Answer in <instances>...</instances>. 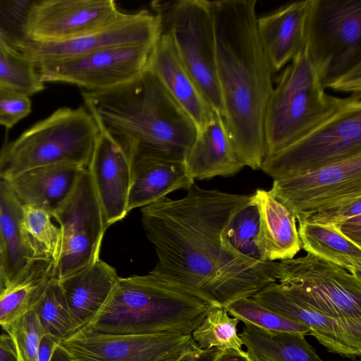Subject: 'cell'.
Wrapping results in <instances>:
<instances>
[{
	"label": "cell",
	"instance_id": "6da1fadb",
	"mask_svg": "<svg viewBox=\"0 0 361 361\" xmlns=\"http://www.w3.org/2000/svg\"><path fill=\"white\" fill-rule=\"evenodd\" d=\"M251 195L203 189L195 183L182 198L166 197L141 208L158 261L149 272L213 306L226 307L277 282L278 262L247 257L224 233Z\"/></svg>",
	"mask_w": 361,
	"mask_h": 361
},
{
	"label": "cell",
	"instance_id": "7a4b0ae2",
	"mask_svg": "<svg viewBox=\"0 0 361 361\" xmlns=\"http://www.w3.org/2000/svg\"><path fill=\"white\" fill-rule=\"evenodd\" d=\"M256 4L211 1L222 117L235 151L253 170L261 169L266 157L264 118L274 89V72L258 35Z\"/></svg>",
	"mask_w": 361,
	"mask_h": 361
},
{
	"label": "cell",
	"instance_id": "3957f363",
	"mask_svg": "<svg viewBox=\"0 0 361 361\" xmlns=\"http://www.w3.org/2000/svg\"><path fill=\"white\" fill-rule=\"evenodd\" d=\"M82 96L100 131L130 164L142 159L184 163L197 128L149 67L123 84L83 90Z\"/></svg>",
	"mask_w": 361,
	"mask_h": 361
},
{
	"label": "cell",
	"instance_id": "277c9868",
	"mask_svg": "<svg viewBox=\"0 0 361 361\" xmlns=\"http://www.w3.org/2000/svg\"><path fill=\"white\" fill-rule=\"evenodd\" d=\"M213 305L149 273L119 277L105 304L85 326L101 334H191Z\"/></svg>",
	"mask_w": 361,
	"mask_h": 361
},
{
	"label": "cell",
	"instance_id": "5b68a950",
	"mask_svg": "<svg viewBox=\"0 0 361 361\" xmlns=\"http://www.w3.org/2000/svg\"><path fill=\"white\" fill-rule=\"evenodd\" d=\"M99 126L87 109L61 107L9 142L0 151V179L50 165L88 167Z\"/></svg>",
	"mask_w": 361,
	"mask_h": 361
},
{
	"label": "cell",
	"instance_id": "8992f818",
	"mask_svg": "<svg viewBox=\"0 0 361 361\" xmlns=\"http://www.w3.org/2000/svg\"><path fill=\"white\" fill-rule=\"evenodd\" d=\"M305 47L325 89L361 94V0H311Z\"/></svg>",
	"mask_w": 361,
	"mask_h": 361
},
{
	"label": "cell",
	"instance_id": "52a82bcc",
	"mask_svg": "<svg viewBox=\"0 0 361 361\" xmlns=\"http://www.w3.org/2000/svg\"><path fill=\"white\" fill-rule=\"evenodd\" d=\"M354 94L341 98L326 94L305 47L279 75L268 101L265 158L324 122L348 104Z\"/></svg>",
	"mask_w": 361,
	"mask_h": 361
},
{
	"label": "cell",
	"instance_id": "ba28073f",
	"mask_svg": "<svg viewBox=\"0 0 361 361\" xmlns=\"http://www.w3.org/2000/svg\"><path fill=\"white\" fill-rule=\"evenodd\" d=\"M151 7L159 20L161 32L170 38L203 97L214 112L223 116L211 1H154Z\"/></svg>",
	"mask_w": 361,
	"mask_h": 361
},
{
	"label": "cell",
	"instance_id": "9c48e42d",
	"mask_svg": "<svg viewBox=\"0 0 361 361\" xmlns=\"http://www.w3.org/2000/svg\"><path fill=\"white\" fill-rule=\"evenodd\" d=\"M361 154V94L313 130L265 158L261 170L274 180L297 176Z\"/></svg>",
	"mask_w": 361,
	"mask_h": 361
},
{
	"label": "cell",
	"instance_id": "30bf717a",
	"mask_svg": "<svg viewBox=\"0 0 361 361\" xmlns=\"http://www.w3.org/2000/svg\"><path fill=\"white\" fill-rule=\"evenodd\" d=\"M277 282L322 313L361 328V279L310 254L278 262Z\"/></svg>",
	"mask_w": 361,
	"mask_h": 361
},
{
	"label": "cell",
	"instance_id": "8fae6325",
	"mask_svg": "<svg viewBox=\"0 0 361 361\" xmlns=\"http://www.w3.org/2000/svg\"><path fill=\"white\" fill-rule=\"evenodd\" d=\"M61 233L53 278L60 281L99 259L106 226L90 171L84 168L68 197L52 214Z\"/></svg>",
	"mask_w": 361,
	"mask_h": 361
},
{
	"label": "cell",
	"instance_id": "7c38bea8",
	"mask_svg": "<svg viewBox=\"0 0 361 361\" xmlns=\"http://www.w3.org/2000/svg\"><path fill=\"white\" fill-rule=\"evenodd\" d=\"M59 344L73 361H177L200 348L191 334L111 335L85 328Z\"/></svg>",
	"mask_w": 361,
	"mask_h": 361
},
{
	"label": "cell",
	"instance_id": "4fadbf2b",
	"mask_svg": "<svg viewBox=\"0 0 361 361\" xmlns=\"http://www.w3.org/2000/svg\"><path fill=\"white\" fill-rule=\"evenodd\" d=\"M154 44L120 46L97 50L37 68L45 82H64L87 91L102 90L123 84L149 65Z\"/></svg>",
	"mask_w": 361,
	"mask_h": 361
},
{
	"label": "cell",
	"instance_id": "5bb4252c",
	"mask_svg": "<svg viewBox=\"0 0 361 361\" xmlns=\"http://www.w3.org/2000/svg\"><path fill=\"white\" fill-rule=\"evenodd\" d=\"M160 32L158 17L142 9L133 13H124L107 27L80 37L52 42H37L21 39L16 46L18 51L37 69L46 64L103 49L154 44Z\"/></svg>",
	"mask_w": 361,
	"mask_h": 361
},
{
	"label": "cell",
	"instance_id": "9a60e30c",
	"mask_svg": "<svg viewBox=\"0 0 361 361\" xmlns=\"http://www.w3.org/2000/svg\"><path fill=\"white\" fill-rule=\"evenodd\" d=\"M123 13L113 0L32 1L23 34L37 42L75 39L107 27Z\"/></svg>",
	"mask_w": 361,
	"mask_h": 361
},
{
	"label": "cell",
	"instance_id": "2e32d148",
	"mask_svg": "<svg viewBox=\"0 0 361 361\" xmlns=\"http://www.w3.org/2000/svg\"><path fill=\"white\" fill-rule=\"evenodd\" d=\"M269 191L295 217L342 196L361 192V154L307 173L274 180Z\"/></svg>",
	"mask_w": 361,
	"mask_h": 361
},
{
	"label": "cell",
	"instance_id": "e0dca14e",
	"mask_svg": "<svg viewBox=\"0 0 361 361\" xmlns=\"http://www.w3.org/2000/svg\"><path fill=\"white\" fill-rule=\"evenodd\" d=\"M252 298L260 305L293 319L309 329L329 353L355 360L361 355V328L329 317L295 296L278 282Z\"/></svg>",
	"mask_w": 361,
	"mask_h": 361
},
{
	"label": "cell",
	"instance_id": "ac0fdd59",
	"mask_svg": "<svg viewBox=\"0 0 361 361\" xmlns=\"http://www.w3.org/2000/svg\"><path fill=\"white\" fill-rule=\"evenodd\" d=\"M87 169L108 228L128 213L130 163L118 145L100 131Z\"/></svg>",
	"mask_w": 361,
	"mask_h": 361
},
{
	"label": "cell",
	"instance_id": "d6986e66",
	"mask_svg": "<svg viewBox=\"0 0 361 361\" xmlns=\"http://www.w3.org/2000/svg\"><path fill=\"white\" fill-rule=\"evenodd\" d=\"M310 6L311 0L293 1L257 17L259 40L274 73L304 49Z\"/></svg>",
	"mask_w": 361,
	"mask_h": 361
},
{
	"label": "cell",
	"instance_id": "ffe728a7",
	"mask_svg": "<svg viewBox=\"0 0 361 361\" xmlns=\"http://www.w3.org/2000/svg\"><path fill=\"white\" fill-rule=\"evenodd\" d=\"M148 67L190 117L197 131L210 123L215 112L182 63L170 38L162 32L154 44Z\"/></svg>",
	"mask_w": 361,
	"mask_h": 361
},
{
	"label": "cell",
	"instance_id": "44dd1931",
	"mask_svg": "<svg viewBox=\"0 0 361 361\" xmlns=\"http://www.w3.org/2000/svg\"><path fill=\"white\" fill-rule=\"evenodd\" d=\"M184 164L194 180L230 177L245 167L231 140L223 117L216 113L210 123L197 131Z\"/></svg>",
	"mask_w": 361,
	"mask_h": 361
},
{
	"label": "cell",
	"instance_id": "7402d4cb",
	"mask_svg": "<svg viewBox=\"0 0 361 361\" xmlns=\"http://www.w3.org/2000/svg\"><path fill=\"white\" fill-rule=\"evenodd\" d=\"M118 278L116 269L99 259L59 281L67 302L73 333L87 326L96 317Z\"/></svg>",
	"mask_w": 361,
	"mask_h": 361
},
{
	"label": "cell",
	"instance_id": "603a6c76",
	"mask_svg": "<svg viewBox=\"0 0 361 361\" xmlns=\"http://www.w3.org/2000/svg\"><path fill=\"white\" fill-rule=\"evenodd\" d=\"M259 212L257 246L264 262L294 258L302 248L294 214L269 190L252 195Z\"/></svg>",
	"mask_w": 361,
	"mask_h": 361
},
{
	"label": "cell",
	"instance_id": "cb8c5ba5",
	"mask_svg": "<svg viewBox=\"0 0 361 361\" xmlns=\"http://www.w3.org/2000/svg\"><path fill=\"white\" fill-rule=\"evenodd\" d=\"M83 169L68 164L44 166L6 181L23 205L39 207L51 214L71 194Z\"/></svg>",
	"mask_w": 361,
	"mask_h": 361
},
{
	"label": "cell",
	"instance_id": "d4e9b609",
	"mask_svg": "<svg viewBox=\"0 0 361 361\" xmlns=\"http://www.w3.org/2000/svg\"><path fill=\"white\" fill-rule=\"evenodd\" d=\"M131 183L127 210L143 207L194 183L183 162L142 159L130 164Z\"/></svg>",
	"mask_w": 361,
	"mask_h": 361
},
{
	"label": "cell",
	"instance_id": "484cf974",
	"mask_svg": "<svg viewBox=\"0 0 361 361\" xmlns=\"http://www.w3.org/2000/svg\"><path fill=\"white\" fill-rule=\"evenodd\" d=\"M247 353L268 361H324L305 335L271 331L244 323L239 334Z\"/></svg>",
	"mask_w": 361,
	"mask_h": 361
},
{
	"label": "cell",
	"instance_id": "4316f807",
	"mask_svg": "<svg viewBox=\"0 0 361 361\" xmlns=\"http://www.w3.org/2000/svg\"><path fill=\"white\" fill-rule=\"evenodd\" d=\"M302 248L307 254L334 264L361 279V247L335 226L299 222Z\"/></svg>",
	"mask_w": 361,
	"mask_h": 361
},
{
	"label": "cell",
	"instance_id": "83f0119b",
	"mask_svg": "<svg viewBox=\"0 0 361 361\" xmlns=\"http://www.w3.org/2000/svg\"><path fill=\"white\" fill-rule=\"evenodd\" d=\"M54 267L45 262L30 261L0 297V326L12 324L35 310Z\"/></svg>",
	"mask_w": 361,
	"mask_h": 361
},
{
	"label": "cell",
	"instance_id": "f1b7e54d",
	"mask_svg": "<svg viewBox=\"0 0 361 361\" xmlns=\"http://www.w3.org/2000/svg\"><path fill=\"white\" fill-rule=\"evenodd\" d=\"M51 219V214L44 209L23 205L20 230L28 261L48 262L54 267L55 271L61 254V233Z\"/></svg>",
	"mask_w": 361,
	"mask_h": 361
},
{
	"label": "cell",
	"instance_id": "f546056e",
	"mask_svg": "<svg viewBox=\"0 0 361 361\" xmlns=\"http://www.w3.org/2000/svg\"><path fill=\"white\" fill-rule=\"evenodd\" d=\"M23 204L4 180L0 179V236L10 283L25 269L28 261L23 248L20 224Z\"/></svg>",
	"mask_w": 361,
	"mask_h": 361
},
{
	"label": "cell",
	"instance_id": "4dcf8cb0",
	"mask_svg": "<svg viewBox=\"0 0 361 361\" xmlns=\"http://www.w3.org/2000/svg\"><path fill=\"white\" fill-rule=\"evenodd\" d=\"M239 322V319L231 317L225 307L213 306L191 336L202 350L241 351L243 343L238 331Z\"/></svg>",
	"mask_w": 361,
	"mask_h": 361
},
{
	"label": "cell",
	"instance_id": "1f68e13d",
	"mask_svg": "<svg viewBox=\"0 0 361 361\" xmlns=\"http://www.w3.org/2000/svg\"><path fill=\"white\" fill-rule=\"evenodd\" d=\"M44 334L60 341L73 334L67 302L59 280L51 278L35 308Z\"/></svg>",
	"mask_w": 361,
	"mask_h": 361
},
{
	"label": "cell",
	"instance_id": "d6a6232c",
	"mask_svg": "<svg viewBox=\"0 0 361 361\" xmlns=\"http://www.w3.org/2000/svg\"><path fill=\"white\" fill-rule=\"evenodd\" d=\"M225 308L230 315L243 323L271 331L309 334V329L304 325L260 305L252 298L235 300Z\"/></svg>",
	"mask_w": 361,
	"mask_h": 361
},
{
	"label": "cell",
	"instance_id": "836d02e7",
	"mask_svg": "<svg viewBox=\"0 0 361 361\" xmlns=\"http://www.w3.org/2000/svg\"><path fill=\"white\" fill-rule=\"evenodd\" d=\"M0 85L29 97L41 92L46 88L38 70L21 53L11 54L1 49Z\"/></svg>",
	"mask_w": 361,
	"mask_h": 361
},
{
	"label": "cell",
	"instance_id": "e575fe53",
	"mask_svg": "<svg viewBox=\"0 0 361 361\" xmlns=\"http://www.w3.org/2000/svg\"><path fill=\"white\" fill-rule=\"evenodd\" d=\"M259 212L251 195L250 203L234 216L224 235L231 245L241 254L261 260L257 246Z\"/></svg>",
	"mask_w": 361,
	"mask_h": 361
},
{
	"label": "cell",
	"instance_id": "d590c367",
	"mask_svg": "<svg viewBox=\"0 0 361 361\" xmlns=\"http://www.w3.org/2000/svg\"><path fill=\"white\" fill-rule=\"evenodd\" d=\"M361 215V192L342 196L312 211L300 214L298 222L337 226L349 219Z\"/></svg>",
	"mask_w": 361,
	"mask_h": 361
},
{
	"label": "cell",
	"instance_id": "8d00e7d4",
	"mask_svg": "<svg viewBox=\"0 0 361 361\" xmlns=\"http://www.w3.org/2000/svg\"><path fill=\"white\" fill-rule=\"evenodd\" d=\"M1 327L12 338L20 361H37L38 347L44 332L35 310Z\"/></svg>",
	"mask_w": 361,
	"mask_h": 361
},
{
	"label": "cell",
	"instance_id": "74e56055",
	"mask_svg": "<svg viewBox=\"0 0 361 361\" xmlns=\"http://www.w3.org/2000/svg\"><path fill=\"white\" fill-rule=\"evenodd\" d=\"M30 97L0 85V126L12 128L31 112Z\"/></svg>",
	"mask_w": 361,
	"mask_h": 361
},
{
	"label": "cell",
	"instance_id": "f35d334b",
	"mask_svg": "<svg viewBox=\"0 0 361 361\" xmlns=\"http://www.w3.org/2000/svg\"><path fill=\"white\" fill-rule=\"evenodd\" d=\"M335 227L346 238L361 247V215L353 216Z\"/></svg>",
	"mask_w": 361,
	"mask_h": 361
},
{
	"label": "cell",
	"instance_id": "ab89813d",
	"mask_svg": "<svg viewBox=\"0 0 361 361\" xmlns=\"http://www.w3.org/2000/svg\"><path fill=\"white\" fill-rule=\"evenodd\" d=\"M60 341L49 334L42 337L37 351V361H50Z\"/></svg>",
	"mask_w": 361,
	"mask_h": 361
},
{
	"label": "cell",
	"instance_id": "60d3db41",
	"mask_svg": "<svg viewBox=\"0 0 361 361\" xmlns=\"http://www.w3.org/2000/svg\"><path fill=\"white\" fill-rule=\"evenodd\" d=\"M0 361H20L14 343L8 334L0 335Z\"/></svg>",
	"mask_w": 361,
	"mask_h": 361
},
{
	"label": "cell",
	"instance_id": "b9f144b4",
	"mask_svg": "<svg viewBox=\"0 0 361 361\" xmlns=\"http://www.w3.org/2000/svg\"><path fill=\"white\" fill-rule=\"evenodd\" d=\"M219 350L198 348L181 356L177 361H214Z\"/></svg>",
	"mask_w": 361,
	"mask_h": 361
},
{
	"label": "cell",
	"instance_id": "7bdbcfd3",
	"mask_svg": "<svg viewBox=\"0 0 361 361\" xmlns=\"http://www.w3.org/2000/svg\"><path fill=\"white\" fill-rule=\"evenodd\" d=\"M214 361H252L247 351L219 350Z\"/></svg>",
	"mask_w": 361,
	"mask_h": 361
},
{
	"label": "cell",
	"instance_id": "ee69618b",
	"mask_svg": "<svg viewBox=\"0 0 361 361\" xmlns=\"http://www.w3.org/2000/svg\"><path fill=\"white\" fill-rule=\"evenodd\" d=\"M10 284L7 274L4 246L0 236V297L7 290Z\"/></svg>",
	"mask_w": 361,
	"mask_h": 361
},
{
	"label": "cell",
	"instance_id": "f6af8a7d",
	"mask_svg": "<svg viewBox=\"0 0 361 361\" xmlns=\"http://www.w3.org/2000/svg\"><path fill=\"white\" fill-rule=\"evenodd\" d=\"M0 49L11 54H19L20 53L15 42L1 28Z\"/></svg>",
	"mask_w": 361,
	"mask_h": 361
},
{
	"label": "cell",
	"instance_id": "bcb514c9",
	"mask_svg": "<svg viewBox=\"0 0 361 361\" xmlns=\"http://www.w3.org/2000/svg\"><path fill=\"white\" fill-rule=\"evenodd\" d=\"M50 361H73L69 353L59 344L56 346Z\"/></svg>",
	"mask_w": 361,
	"mask_h": 361
},
{
	"label": "cell",
	"instance_id": "7dc6e473",
	"mask_svg": "<svg viewBox=\"0 0 361 361\" xmlns=\"http://www.w3.org/2000/svg\"><path fill=\"white\" fill-rule=\"evenodd\" d=\"M249 355V354H248ZM250 357H251V359L252 360V361H268V360H262V359H259V358H257V357H255L253 356H251L250 355Z\"/></svg>",
	"mask_w": 361,
	"mask_h": 361
},
{
	"label": "cell",
	"instance_id": "c3c4849f",
	"mask_svg": "<svg viewBox=\"0 0 361 361\" xmlns=\"http://www.w3.org/2000/svg\"><path fill=\"white\" fill-rule=\"evenodd\" d=\"M353 361H361V360H360V359H358V360H353Z\"/></svg>",
	"mask_w": 361,
	"mask_h": 361
}]
</instances>
